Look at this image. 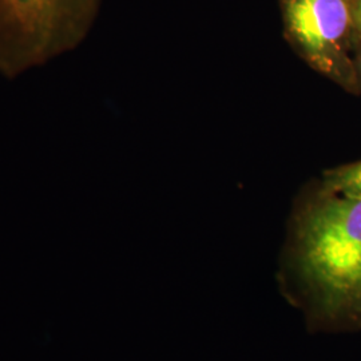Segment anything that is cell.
<instances>
[{"instance_id": "6da1fadb", "label": "cell", "mask_w": 361, "mask_h": 361, "mask_svg": "<svg viewBox=\"0 0 361 361\" xmlns=\"http://www.w3.org/2000/svg\"><path fill=\"white\" fill-rule=\"evenodd\" d=\"M279 286L310 332H360L361 198L322 185L302 202Z\"/></svg>"}, {"instance_id": "5b68a950", "label": "cell", "mask_w": 361, "mask_h": 361, "mask_svg": "<svg viewBox=\"0 0 361 361\" xmlns=\"http://www.w3.org/2000/svg\"><path fill=\"white\" fill-rule=\"evenodd\" d=\"M353 59H355V73H356V82H357V94H361V30L357 31Z\"/></svg>"}, {"instance_id": "3957f363", "label": "cell", "mask_w": 361, "mask_h": 361, "mask_svg": "<svg viewBox=\"0 0 361 361\" xmlns=\"http://www.w3.org/2000/svg\"><path fill=\"white\" fill-rule=\"evenodd\" d=\"M289 35L302 58L345 91L357 94L353 0H285Z\"/></svg>"}, {"instance_id": "8992f818", "label": "cell", "mask_w": 361, "mask_h": 361, "mask_svg": "<svg viewBox=\"0 0 361 361\" xmlns=\"http://www.w3.org/2000/svg\"><path fill=\"white\" fill-rule=\"evenodd\" d=\"M353 8H355V20L357 31L361 30V0H353Z\"/></svg>"}, {"instance_id": "7a4b0ae2", "label": "cell", "mask_w": 361, "mask_h": 361, "mask_svg": "<svg viewBox=\"0 0 361 361\" xmlns=\"http://www.w3.org/2000/svg\"><path fill=\"white\" fill-rule=\"evenodd\" d=\"M101 0H0V75L13 80L75 51Z\"/></svg>"}, {"instance_id": "277c9868", "label": "cell", "mask_w": 361, "mask_h": 361, "mask_svg": "<svg viewBox=\"0 0 361 361\" xmlns=\"http://www.w3.org/2000/svg\"><path fill=\"white\" fill-rule=\"evenodd\" d=\"M323 185L338 193L361 198V161L326 171Z\"/></svg>"}]
</instances>
